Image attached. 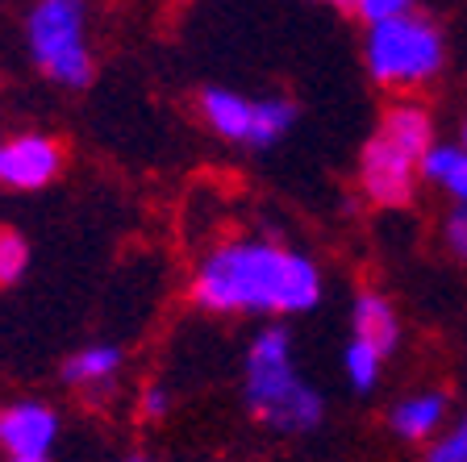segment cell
<instances>
[{
	"instance_id": "6da1fadb",
	"label": "cell",
	"mask_w": 467,
	"mask_h": 462,
	"mask_svg": "<svg viewBox=\"0 0 467 462\" xmlns=\"http://www.w3.org/2000/svg\"><path fill=\"white\" fill-rule=\"evenodd\" d=\"M321 267L275 238H225L201 254L188 280L196 308L217 317H301L321 304Z\"/></svg>"
},
{
	"instance_id": "7a4b0ae2",
	"label": "cell",
	"mask_w": 467,
	"mask_h": 462,
	"mask_svg": "<svg viewBox=\"0 0 467 462\" xmlns=\"http://www.w3.org/2000/svg\"><path fill=\"white\" fill-rule=\"evenodd\" d=\"M243 405L263 429L280 437L313 434L326 421V395L309 384L292 363V329L267 321L251 337L243 358Z\"/></svg>"
},
{
	"instance_id": "3957f363",
	"label": "cell",
	"mask_w": 467,
	"mask_h": 462,
	"mask_svg": "<svg viewBox=\"0 0 467 462\" xmlns=\"http://www.w3.org/2000/svg\"><path fill=\"white\" fill-rule=\"evenodd\" d=\"M434 121L421 105L397 100L379 117V129L368 138L359 154V183L363 196L379 209H400L413 200L421 180V159L434 150Z\"/></svg>"
},
{
	"instance_id": "277c9868",
	"label": "cell",
	"mask_w": 467,
	"mask_h": 462,
	"mask_svg": "<svg viewBox=\"0 0 467 462\" xmlns=\"http://www.w3.org/2000/svg\"><path fill=\"white\" fill-rule=\"evenodd\" d=\"M26 50L42 79L67 92H84L97 79L84 0H34L26 13Z\"/></svg>"
},
{
	"instance_id": "5b68a950",
	"label": "cell",
	"mask_w": 467,
	"mask_h": 462,
	"mask_svg": "<svg viewBox=\"0 0 467 462\" xmlns=\"http://www.w3.org/2000/svg\"><path fill=\"white\" fill-rule=\"evenodd\" d=\"M368 76L389 92H418L447 67V38L421 13H405L397 21L371 26L363 38Z\"/></svg>"
},
{
	"instance_id": "8992f818",
	"label": "cell",
	"mask_w": 467,
	"mask_h": 462,
	"mask_svg": "<svg viewBox=\"0 0 467 462\" xmlns=\"http://www.w3.org/2000/svg\"><path fill=\"white\" fill-rule=\"evenodd\" d=\"M201 117L222 142L263 150V146H275L280 138H288V129L296 126V105L288 97L251 100L243 92H234V87H204Z\"/></svg>"
},
{
	"instance_id": "52a82bcc",
	"label": "cell",
	"mask_w": 467,
	"mask_h": 462,
	"mask_svg": "<svg viewBox=\"0 0 467 462\" xmlns=\"http://www.w3.org/2000/svg\"><path fill=\"white\" fill-rule=\"evenodd\" d=\"M67 163V150L55 134H42V129H26V134L5 138V150H0V183L13 188V192H42L47 183L58 180Z\"/></svg>"
},
{
	"instance_id": "ba28073f",
	"label": "cell",
	"mask_w": 467,
	"mask_h": 462,
	"mask_svg": "<svg viewBox=\"0 0 467 462\" xmlns=\"http://www.w3.org/2000/svg\"><path fill=\"white\" fill-rule=\"evenodd\" d=\"M58 413L47 400H13L0 408V454L5 458H50L58 446Z\"/></svg>"
},
{
	"instance_id": "9c48e42d",
	"label": "cell",
	"mask_w": 467,
	"mask_h": 462,
	"mask_svg": "<svg viewBox=\"0 0 467 462\" xmlns=\"http://www.w3.org/2000/svg\"><path fill=\"white\" fill-rule=\"evenodd\" d=\"M451 395L442 387H421V392L400 395L389 408V429L400 442H434L447 429Z\"/></svg>"
},
{
	"instance_id": "30bf717a",
	"label": "cell",
	"mask_w": 467,
	"mask_h": 462,
	"mask_svg": "<svg viewBox=\"0 0 467 462\" xmlns=\"http://www.w3.org/2000/svg\"><path fill=\"white\" fill-rule=\"evenodd\" d=\"M121 371H126V350L117 346V342H92V346H79L63 363L58 375H63L67 387H76V392L105 395L121 379Z\"/></svg>"
},
{
	"instance_id": "8fae6325",
	"label": "cell",
	"mask_w": 467,
	"mask_h": 462,
	"mask_svg": "<svg viewBox=\"0 0 467 462\" xmlns=\"http://www.w3.org/2000/svg\"><path fill=\"white\" fill-rule=\"evenodd\" d=\"M350 329L359 342H368L371 350L389 358L400 346V313L384 292H359L355 308H350Z\"/></svg>"
},
{
	"instance_id": "7c38bea8",
	"label": "cell",
	"mask_w": 467,
	"mask_h": 462,
	"mask_svg": "<svg viewBox=\"0 0 467 462\" xmlns=\"http://www.w3.org/2000/svg\"><path fill=\"white\" fill-rule=\"evenodd\" d=\"M421 180L438 183V188L455 200V209H467V150L463 146L438 142L434 150L421 159Z\"/></svg>"
},
{
	"instance_id": "4fadbf2b",
	"label": "cell",
	"mask_w": 467,
	"mask_h": 462,
	"mask_svg": "<svg viewBox=\"0 0 467 462\" xmlns=\"http://www.w3.org/2000/svg\"><path fill=\"white\" fill-rule=\"evenodd\" d=\"M384 363H389V358L379 354V350H371L359 337H350L347 354H342V375H347V384L355 387V392H371V387L379 384V375H384Z\"/></svg>"
},
{
	"instance_id": "5bb4252c",
	"label": "cell",
	"mask_w": 467,
	"mask_h": 462,
	"mask_svg": "<svg viewBox=\"0 0 467 462\" xmlns=\"http://www.w3.org/2000/svg\"><path fill=\"white\" fill-rule=\"evenodd\" d=\"M29 271V241L21 230L0 225V288H13Z\"/></svg>"
},
{
	"instance_id": "9a60e30c",
	"label": "cell",
	"mask_w": 467,
	"mask_h": 462,
	"mask_svg": "<svg viewBox=\"0 0 467 462\" xmlns=\"http://www.w3.org/2000/svg\"><path fill=\"white\" fill-rule=\"evenodd\" d=\"M421 462H467V416H459L455 425H447L434 442H426Z\"/></svg>"
},
{
	"instance_id": "2e32d148",
	"label": "cell",
	"mask_w": 467,
	"mask_h": 462,
	"mask_svg": "<svg viewBox=\"0 0 467 462\" xmlns=\"http://www.w3.org/2000/svg\"><path fill=\"white\" fill-rule=\"evenodd\" d=\"M350 13L371 29V26H384V21H397L405 13H413V0H350Z\"/></svg>"
},
{
	"instance_id": "e0dca14e",
	"label": "cell",
	"mask_w": 467,
	"mask_h": 462,
	"mask_svg": "<svg viewBox=\"0 0 467 462\" xmlns=\"http://www.w3.org/2000/svg\"><path fill=\"white\" fill-rule=\"evenodd\" d=\"M442 246H447L459 262H467V209L447 212V221H442Z\"/></svg>"
},
{
	"instance_id": "ac0fdd59",
	"label": "cell",
	"mask_w": 467,
	"mask_h": 462,
	"mask_svg": "<svg viewBox=\"0 0 467 462\" xmlns=\"http://www.w3.org/2000/svg\"><path fill=\"white\" fill-rule=\"evenodd\" d=\"M138 408H142L146 421H167V413H171V392H167L163 384H146L142 395H138Z\"/></svg>"
},
{
	"instance_id": "d6986e66",
	"label": "cell",
	"mask_w": 467,
	"mask_h": 462,
	"mask_svg": "<svg viewBox=\"0 0 467 462\" xmlns=\"http://www.w3.org/2000/svg\"><path fill=\"white\" fill-rule=\"evenodd\" d=\"M126 462H155V458H150V454H130Z\"/></svg>"
},
{
	"instance_id": "ffe728a7",
	"label": "cell",
	"mask_w": 467,
	"mask_h": 462,
	"mask_svg": "<svg viewBox=\"0 0 467 462\" xmlns=\"http://www.w3.org/2000/svg\"><path fill=\"white\" fill-rule=\"evenodd\" d=\"M459 146L467 150V121H463V129H459Z\"/></svg>"
},
{
	"instance_id": "44dd1931",
	"label": "cell",
	"mask_w": 467,
	"mask_h": 462,
	"mask_svg": "<svg viewBox=\"0 0 467 462\" xmlns=\"http://www.w3.org/2000/svg\"><path fill=\"white\" fill-rule=\"evenodd\" d=\"M5 462H50V458H5Z\"/></svg>"
},
{
	"instance_id": "7402d4cb",
	"label": "cell",
	"mask_w": 467,
	"mask_h": 462,
	"mask_svg": "<svg viewBox=\"0 0 467 462\" xmlns=\"http://www.w3.org/2000/svg\"><path fill=\"white\" fill-rule=\"evenodd\" d=\"M321 5H347V9H350V0H321Z\"/></svg>"
},
{
	"instance_id": "603a6c76",
	"label": "cell",
	"mask_w": 467,
	"mask_h": 462,
	"mask_svg": "<svg viewBox=\"0 0 467 462\" xmlns=\"http://www.w3.org/2000/svg\"><path fill=\"white\" fill-rule=\"evenodd\" d=\"M0 150H5V142H0Z\"/></svg>"
}]
</instances>
